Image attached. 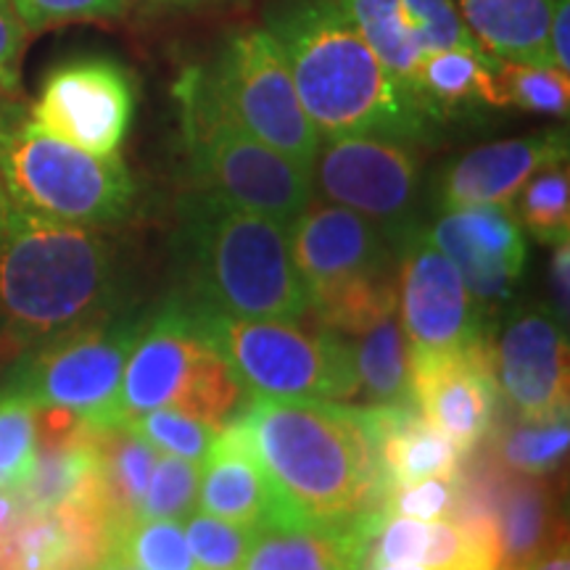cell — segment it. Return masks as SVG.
<instances>
[{"instance_id":"cell-44","label":"cell","mask_w":570,"mask_h":570,"mask_svg":"<svg viewBox=\"0 0 570 570\" xmlns=\"http://www.w3.org/2000/svg\"><path fill=\"white\" fill-rule=\"evenodd\" d=\"M21 510H24V504H21L17 491L0 489V531L9 529L13 520L19 518Z\"/></svg>"},{"instance_id":"cell-38","label":"cell","mask_w":570,"mask_h":570,"mask_svg":"<svg viewBox=\"0 0 570 570\" xmlns=\"http://www.w3.org/2000/svg\"><path fill=\"white\" fill-rule=\"evenodd\" d=\"M428 537H431V523L404 515H389L381 529L367 541L362 570H373L383 566H407L420 562L423 566Z\"/></svg>"},{"instance_id":"cell-46","label":"cell","mask_w":570,"mask_h":570,"mask_svg":"<svg viewBox=\"0 0 570 570\" xmlns=\"http://www.w3.org/2000/svg\"><path fill=\"white\" fill-rule=\"evenodd\" d=\"M101 570H140L138 566H132L130 560L125 558V554H119L117 550H114L111 554H109V560L104 562V568Z\"/></svg>"},{"instance_id":"cell-17","label":"cell","mask_w":570,"mask_h":570,"mask_svg":"<svg viewBox=\"0 0 570 570\" xmlns=\"http://www.w3.org/2000/svg\"><path fill=\"white\" fill-rule=\"evenodd\" d=\"M209 346L196 336L185 306L173 298L142 327L125 365L117 396V425L159 407H177Z\"/></svg>"},{"instance_id":"cell-5","label":"cell","mask_w":570,"mask_h":570,"mask_svg":"<svg viewBox=\"0 0 570 570\" xmlns=\"http://www.w3.org/2000/svg\"><path fill=\"white\" fill-rule=\"evenodd\" d=\"M0 188L17 209L80 227L132 217L138 183L122 156H98L40 130L21 104L0 106Z\"/></svg>"},{"instance_id":"cell-24","label":"cell","mask_w":570,"mask_h":570,"mask_svg":"<svg viewBox=\"0 0 570 570\" xmlns=\"http://www.w3.org/2000/svg\"><path fill=\"white\" fill-rule=\"evenodd\" d=\"M412 96L431 122L475 117L499 106L491 53L479 48L433 51L420 59Z\"/></svg>"},{"instance_id":"cell-48","label":"cell","mask_w":570,"mask_h":570,"mask_svg":"<svg viewBox=\"0 0 570 570\" xmlns=\"http://www.w3.org/2000/svg\"><path fill=\"white\" fill-rule=\"evenodd\" d=\"M132 3V0H130ZM140 3H151V6H159V3H167V0H140Z\"/></svg>"},{"instance_id":"cell-14","label":"cell","mask_w":570,"mask_h":570,"mask_svg":"<svg viewBox=\"0 0 570 570\" xmlns=\"http://www.w3.org/2000/svg\"><path fill=\"white\" fill-rule=\"evenodd\" d=\"M412 404L468 458L494 431L499 389L489 338L441 354H410Z\"/></svg>"},{"instance_id":"cell-47","label":"cell","mask_w":570,"mask_h":570,"mask_svg":"<svg viewBox=\"0 0 570 570\" xmlns=\"http://www.w3.org/2000/svg\"><path fill=\"white\" fill-rule=\"evenodd\" d=\"M6 206H9V198H6L3 188H0V230H3V217H6Z\"/></svg>"},{"instance_id":"cell-40","label":"cell","mask_w":570,"mask_h":570,"mask_svg":"<svg viewBox=\"0 0 570 570\" xmlns=\"http://www.w3.org/2000/svg\"><path fill=\"white\" fill-rule=\"evenodd\" d=\"M454 499H458V475H452V479H425L412 483V487L386 491L383 494V512L431 523V520L452 515Z\"/></svg>"},{"instance_id":"cell-28","label":"cell","mask_w":570,"mask_h":570,"mask_svg":"<svg viewBox=\"0 0 570 570\" xmlns=\"http://www.w3.org/2000/svg\"><path fill=\"white\" fill-rule=\"evenodd\" d=\"M341 3H344L356 32L365 38L383 67L394 75V80L412 96V85H415L423 56L404 27L402 0H341Z\"/></svg>"},{"instance_id":"cell-26","label":"cell","mask_w":570,"mask_h":570,"mask_svg":"<svg viewBox=\"0 0 570 570\" xmlns=\"http://www.w3.org/2000/svg\"><path fill=\"white\" fill-rule=\"evenodd\" d=\"M352 346L360 407H412L410 344L399 309L370 320L344 336Z\"/></svg>"},{"instance_id":"cell-11","label":"cell","mask_w":570,"mask_h":570,"mask_svg":"<svg viewBox=\"0 0 570 570\" xmlns=\"http://www.w3.org/2000/svg\"><path fill=\"white\" fill-rule=\"evenodd\" d=\"M312 188L331 204H341L373 219L389 233L412 225L410 212L420 190V159L410 142L344 135L320 142L312 164Z\"/></svg>"},{"instance_id":"cell-42","label":"cell","mask_w":570,"mask_h":570,"mask_svg":"<svg viewBox=\"0 0 570 570\" xmlns=\"http://www.w3.org/2000/svg\"><path fill=\"white\" fill-rule=\"evenodd\" d=\"M550 302L552 315L568 325L570 309V240L554 244L552 262H550Z\"/></svg>"},{"instance_id":"cell-39","label":"cell","mask_w":570,"mask_h":570,"mask_svg":"<svg viewBox=\"0 0 570 570\" xmlns=\"http://www.w3.org/2000/svg\"><path fill=\"white\" fill-rule=\"evenodd\" d=\"M24 30L71 24V21L122 19L130 11V0H11Z\"/></svg>"},{"instance_id":"cell-2","label":"cell","mask_w":570,"mask_h":570,"mask_svg":"<svg viewBox=\"0 0 570 570\" xmlns=\"http://www.w3.org/2000/svg\"><path fill=\"white\" fill-rule=\"evenodd\" d=\"M320 138L425 140L433 122L356 32L341 0H285L267 17Z\"/></svg>"},{"instance_id":"cell-7","label":"cell","mask_w":570,"mask_h":570,"mask_svg":"<svg viewBox=\"0 0 570 570\" xmlns=\"http://www.w3.org/2000/svg\"><path fill=\"white\" fill-rule=\"evenodd\" d=\"M185 312L196 336L223 356L248 396L320 402L356 399L352 346L331 327L225 317L190 306Z\"/></svg>"},{"instance_id":"cell-22","label":"cell","mask_w":570,"mask_h":570,"mask_svg":"<svg viewBox=\"0 0 570 570\" xmlns=\"http://www.w3.org/2000/svg\"><path fill=\"white\" fill-rule=\"evenodd\" d=\"M499 568H531L566 544L552 475L510 473L497 508Z\"/></svg>"},{"instance_id":"cell-4","label":"cell","mask_w":570,"mask_h":570,"mask_svg":"<svg viewBox=\"0 0 570 570\" xmlns=\"http://www.w3.org/2000/svg\"><path fill=\"white\" fill-rule=\"evenodd\" d=\"M173 246L177 302L190 309L244 320H296L309 312L288 225L190 190L180 202Z\"/></svg>"},{"instance_id":"cell-9","label":"cell","mask_w":570,"mask_h":570,"mask_svg":"<svg viewBox=\"0 0 570 570\" xmlns=\"http://www.w3.org/2000/svg\"><path fill=\"white\" fill-rule=\"evenodd\" d=\"M204 69L219 106L235 122L312 173L323 138L306 117L288 61L267 27L235 32Z\"/></svg>"},{"instance_id":"cell-34","label":"cell","mask_w":570,"mask_h":570,"mask_svg":"<svg viewBox=\"0 0 570 570\" xmlns=\"http://www.w3.org/2000/svg\"><path fill=\"white\" fill-rule=\"evenodd\" d=\"M202 468L196 462L164 454L156 458L151 481L135 520H185L196 512Z\"/></svg>"},{"instance_id":"cell-31","label":"cell","mask_w":570,"mask_h":570,"mask_svg":"<svg viewBox=\"0 0 570 570\" xmlns=\"http://www.w3.org/2000/svg\"><path fill=\"white\" fill-rule=\"evenodd\" d=\"M523 230L541 244H560L570 235V177L566 164L539 169L510 202Z\"/></svg>"},{"instance_id":"cell-23","label":"cell","mask_w":570,"mask_h":570,"mask_svg":"<svg viewBox=\"0 0 570 570\" xmlns=\"http://www.w3.org/2000/svg\"><path fill=\"white\" fill-rule=\"evenodd\" d=\"M17 494L27 510H56L75 502H96L106 508L96 428L82 420L71 436L38 444L35 465Z\"/></svg>"},{"instance_id":"cell-3","label":"cell","mask_w":570,"mask_h":570,"mask_svg":"<svg viewBox=\"0 0 570 570\" xmlns=\"http://www.w3.org/2000/svg\"><path fill=\"white\" fill-rule=\"evenodd\" d=\"M117 254L92 227L6 206L0 230V354H13L114 315Z\"/></svg>"},{"instance_id":"cell-12","label":"cell","mask_w":570,"mask_h":570,"mask_svg":"<svg viewBox=\"0 0 570 570\" xmlns=\"http://www.w3.org/2000/svg\"><path fill=\"white\" fill-rule=\"evenodd\" d=\"M30 119L40 130L98 156L119 154L135 117V80L111 59L61 63L42 82Z\"/></svg>"},{"instance_id":"cell-37","label":"cell","mask_w":570,"mask_h":570,"mask_svg":"<svg viewBox=\"0 0 570 570\" xmlns=\"http://www.w3.org/2000/svg\"><path fill=\"white\" fill-rule=\"evenodd\" d=\"M402 19L420 56L452 48H483L462 21L454 0H402Z\"/></svg>"},{"instance_id":"cell-32","label":"cell","mask_w":570,"mask_h":570,"mask_svg":"<svg viewBox=\"0 0 570 570\" xmlns=\"http://www.w3.org/2000/svg\"><path fill=\"white\" fill-rule=\"evenodd\" d=\"M140 570H198L180 520H135L114 541Z\"/></svg>"},{"instance_id":"cell-6","label":"cell","mask_w":570,"mask_h":570,"mask_svg":"<svg viewBox=\"0 0 570 570\" xmlns=\"http://www.w3.org/2000/svg\"><path fill=\"white\" fill-rule=\"evenodd\" d=\"M175 101L194 190L283 225L294 223L312 204L309 169L235 122L214 96L204 63L183 71L175 82Z\"/></svg>"},{"instance_id":"cell-21","label":"cell","mask_w":570,"mask_h":570,"mask_svg":"<svg viewBox=\"0 0 570 570\" xmlns=\"http://www.w3.org/2000/svg\"><path fill=\"white\" fill-rule=\"evenodd\" d=\"M381 523V512L365 510L338 529L262 525L240 570H362L367 541Z\"/></svg>"},{"instance_id":"cell-43","label":"cell","mask_w":570,"mask_h":570,"mask_svg":"<svg viewBox=\"0 0 570 570\" xmlns=\"http://www.w3.org/2000/svg\"><path fill=\"white\" fill-rule=\"evenodd\" d=\"M570 0H554L550 32H547V56L550 67L570 71Z\"/></svg>"},{"instance_id":"cell-15","label":"cell","mask_w":570,"mask_h":570,"mask_svg":"<svg viewBox=\"0 0 570 570\" xmlns=\"http://www.w3.org/2000/svg\"><path fill=\"white\" fill-rule=\"evenodd\" d=\"M291 254L312 298L394 273V246L373 219L341 204H312L288 225Z\"/></svg>"},{"instance_id":"cell-33","label":"cell","mask_w":570,"mask_h":570,"mask_svg":"<svg viewBox=\"0 0 570 570\" xmlns=\"http://www.w3.org/2000/svg\"><path fill=\"white\" fill-rule=\"evenodd\" d=\"M125 425L146 439L154 449H159V452L196 462V465H204V460L212 452L214 439H217V428L206 425L202 420L173 407L142 412V415L132 417Z\"/></svg>"},{"instance_id":"cell-35","label":"cell","mask_w":570,"mask_h":570,"mask_svg":"<svg viewBox=\"0 0 570 570\" xmlns=\"http://www.w3.org/2000/svg\"><path fill=\"white\" fill-rule=\"evenodd\" d=\"M38 454L35 404L11 389H0V475L17 491L27 481Z\"/></svg>"},{"instance_id":"cell-29","label":"cell","mask_w":570,"mask_h":570,"mask_svg":"<svg viewBox=\"0 0 570 570\" xmlns=\"http://www.w3.org/2000/svg\"><path fill=\"white\" fill-rule=\"evenodd\" d=\"M570 428L566 415L550 420H520L494 439L499 465L520 475H554L568 458Z\"/></svg>"},{"instance_id":"cell-49","label":"cell","mask_w":570,"mask_h":570,"mask_svg":"<svg viewBox=\"0 0 570 570\" xmlns=\"http://www.w3.org/2000/svg\"><path fill=\"white\" fill-rule=\"evenodd\" d=\"M499 570H531V568H525V566H515V568H499Z\"/></svg>"},{"instance_id":"cell-18","label":"cell","mask_w":570,"mask_h":570,"mask_svg":"<svg viewBox=\"0 0 570 570\" xmlns=\"http://www.w3.org/2000/svg\"><path fill=\"white\" fill-rule=\"evenodd\" d=\"M568 161V132L544 130L487 142L446 167L439 185L441 209L510 204L539 169Z\"/></svg>"},{"instance_id":"cell-27","label":"cell","mask_w":570,"mask_h":570,"mask_svg":"<svg viewBox=\"0 0 570 570\" xmlns=\"http://www.w3.org/2000/svg\"><path fill=\"white\" fill-rule=\"evenodd\" d=\"M96 431L101 449V491L117 541L119 533L135 523L138 515L151 481L156 449L127 425L96 428Z\"/></svg>"},{"instance_id":"cell-36","label":"cell","mask_w":570,"mask_h":570,"mask_svg":"<svg viewBox=\"0 0 570 570\" xmlns=\"http://www.w3.org/2000/svg\"><path fill=\"white\" fill-rule=\"evenodd\" d=\"M185 539H188L190 554H194L198 570H240L254 537L259 529L252 525L230 523V520L206 515H188Z\"/></svg>"},{"instance_id":"cell-20","label":"cell","mask_w":570,"mask_h":570,"mask_svg":"<svg viewBox=\"0 0 570 570\" xmlns=\"http://www.w3.org/2000/svg\"><path fill=\"white\" fill-rule=\"evenodd\" d=\"M373 436L383 494L425 479H452L462 452L412 407H362Z\"/></svg>"},{"instance_id":"cell-45","label":"cell","mask_w":570,"mask_h":570,"mask_svg":"<svg viewBox=\"0 0 570 570\" xmlns=\"http://www.w3.org/2000/svg\"><path fill=\"white\" fill-rule=\"evenodd\" d=\"M531 570H570V560H568V547H566V544L554 547V550H552L550 554H544V558L533 562Z\"/></svg>"},{"instance_id":"cell-1","label":"cell","mask_w":570,"mask_h":570,"mask_svg":"<svg viewBox=\"0 0 570 570\" xmlns=\"http://www.w3.org/2000/svg\"><path fill=\"white\" fill-rule=\"evenodd\" d=\"M238 417L275 494L277 525L338 529L360 512L383 508L375 446L362 407L252 396Z\"/></svg>"},{"instance_id":"cell-13","label":"cell","mask_w":570,"mask_h":570,"mask_svg":"<svg viewBox=\"0 0 570 570\" xmlns=\"http://www.w3.org/2000/svg\"><path fill=\"white\" fill-rule=\"evenodd\" d=\"M491 373L499 394L520 420H550L568 412L570 367L566 325L550 306H523L489 336Z\"/></svg>"},{"instance_id":"cell-10","label":"cell","mask_w":570,"mask_h":570,"mask_svg":"<svg viewBox=\"0 0 570 570\" xmlns=\"http://www.w3.org/2000/svg\"><path fill=\"white\" fill-rule=\"evenodd\" d=\"M391 246L396 248L399 323L410 354L458 352L489 338L483 306L428 230L402 227L391 235Z\"/></svg>"},{"instance_id":"cell-19","label":"cell","mask_w":570,"mask_h":570,"mask_svg":"<svg viewBox=\"0 0 570 570\" xmlns=\"http://www.w3.org/2000/svg\"><path fill=\"white\" fill-rule=\"evenodd\" d=\"M196 508L206 515L252 529L275 523V494L259 460L254 458L240 417H233L217 431L209 458L204 460Z\"/></svg>"},{"instance_id":"cell-25","label":"cell","mask_w":570,"mask_h":570,"mask_svg":"<svg viewBox=\"0 0 570 570\" xmlns=\"http://www.w3.org/2000/svg\"><path fill=\"white\" fill-rule=\"evenodd\" d=\"M483 51L508 61L547 63L554 0H454Z\"/></svg>"},{"instance_id":"cell-41","label":"cell","mask_w":570,"mask_h":570,"mask_svg":"<svg viewBox=\"0 0 570 570\" xmlns=\"http://www.w3.org/2000/svg\"><path fill=\"white\" fill-rule=\"evenodd\" d=\"M24 24H21L11 0H0V96L19 88V63L24 51Z\"/></svg>"},{"instance_id":"cell-16","label":"cell","mask_w":570,"mask_h":570,"mask_svg":"<svg viewBox=\"0 0 570 570\" xmlns=\"http://www.w3.org/2000/svg\"><path fill=\"white\" fill-rule=\"evenodd\" d=\"M428 235L460 269L470 296L483 309L510 302L529 256L523 227L510 204L444 209Z\"/></svg>"},{"instance_id":"cell-30","label":"cell","mask_w":570,"mask_h":570,"mask_svg":"<svg viewBox=\"0 0 570 570\" xmlns=\"http://www.w3.org/2000/svg\"><path fill=\"white\" fill-rule=\"evenodd\" d=\"M499 106L539 117L566 119L570 106V77L547 63L508 61L491 56Z\"/></svg>"},{"instance_id":"cell-8","label":"cell","mask_w":570,"mask_h":570,"mask_svg":"<svg viewBox=\"0 0 570 570\" xmlns=\"http://www.w3.org/2000/svg\"><path fill=\"white\" fill-rule=\"evenodd\" d=\"M146 320L109 315L35 346L13 367L3 389L27 396L35 407H61L92 428L117 425V396L125 365Z\"/></svg>"}]
</instances>
